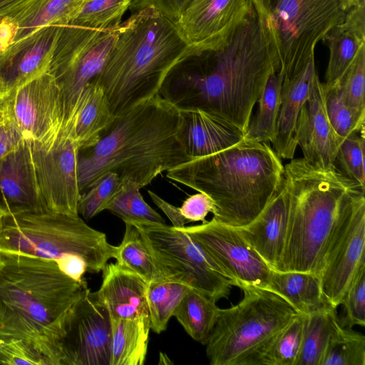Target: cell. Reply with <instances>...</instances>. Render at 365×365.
<instances>
[{
  "mask_svg": "<svg viewBox=\"0 0 365 365\" xmlns=\"http://www.w3.org/2000/svg\"><path fill=\"white\" fill-rule=\"evenodd\" d=\"M279 71L277 57L252 7L228 44L178 64L159 94L180 110L210 112L245 133L269 77Z\"/></svg>",
  "mask_w": 365,
  "mask_h": 365,
  "instance_id": "obj_1",
  "label": "cell"
},
{
  "mask_svg": "<svg viewBox=\"0 0 365 365\" xmlns=\"http://www.w3.org/2000/svg\"><path fill=\"white\" fill-rule=\"evenodd\" d=\"M181 125L180 110L159 93L117 116L96 145L79 151L81 193L107 171L142 188L190 160L180 140Z\"/></svg>",
  "mask_w": 365,
  "mask_h": 365,
  "instance_id": "obj_2",
  "label": "cell"
},
{
  "mask_svg": "<svg viewBox=\"0 0 365 365\" xmlns=\"http://www.w3.org/2000/svg\"><path fill=\"white\" fill-rule=\"evenodd\" d=\"M284 168L267 143L244 138L217 153L193 158L166 177L207 195L213 218L233 227L251 222L281 185Z\"/></svg>",
  "mask_w": 365,
  "mask_h": 365,
  "instance_id": "obj_3",
  "label": "cell"
},
{
  "mask_svg": "<svg viewBox=\"0 0 365 365\" xmlns=\"http://www.w3.org/2000/svg\"><path fill=\"white\" fill-rule=\"evenodd\" d=\"M194 56L176 24L145 7L120 23L108 58L92 81L101 86L117 117L159 93L170 72Z\"/></svg>",
  "mask_w": 365,
  "mask_h": 365,
  "instance_id": "obj_4",
  "label": "cell"
},
{
  "mask_svg": "<svg viewBox=\"0 0 365 365\" xmlns=\"http://www.w3.org/2000/svg\"><path fill=\"white\" fill-rule=\"evenodd\" d=\"M289 215L283 251L275 271L312 273L319 277L335 227L364 187L336 165L322 168L304 158L284 166Z\"/></svg>",
  "mask_w": 365,
  "mask_h": 365,
  "instance_id": "obj_5",
  "label": "cell"
},
{
  "mask_svg": "<svg viewBox=\"0 0 365 365\" xmlns=\"http://www.w3.org/2000/svg\"><path fill=\"white\" fill-rule=\"evenodd\" d=\"M86 287L55 260L0 252V340L24 339L39 349L47 328Z\"/></svg>",
  "mask_w": 365,
  "mask_h": 365,
  "instance_id": "obj_6",
  "label": "cell"
},
{
  "mask_svg": "<svg viewBox=\"0 0 365 365\" xmlns=\"http://www.w3.org/2000/svg\"><path fill=\"white\" fill-rule=\"evenodd\" d=\"M118 246L88 226L79 215L48 210L4 215L0 220V252L56 260L81 257L87 272L98 273L115 258Z\"/></svg>",
  "mask_w": 365,
  "mask_h": 365,
  "instance_id": "obj_7",
  "label": "cell"
},
{
  "mask_svg": "<svg viewBox=\"0 0 365 365\" xmlns=\"http://www.w3.org/2000/svg\"><path fill=\"white\" fill-rule=\"evenodd\" d=\"M242 299L220 309L206 343L211 365H257L272 339L299 313L275 292L255 287L241 289Z\"/></svg>",
  "mask_w": 365,
  "mask_h": 365,
  "instance_id": "obj_8",
  "label": "cell"
},
{
  "mask_svg": "<svg viewBox=\"0 0 365 365\" xmlns=\"http://www.w3.org/2000/svg\"><path fill=\"white\" fill-rule=\"evenodd\" d=\"M284 79L314 56L319 41L346 16L342 0H250Z\"/></svg>",
  "mask_w": 365,
  "mask_h": 365,
  "instance_id": "obj_9",
  "label": "cell"
},
{
  "mask_svg": "<svg viewBox=\"0 0 365 365\" xmlns=\"http://www.w3.org/2000/svg\"><path fill=\"white\" fill-rule=\"evenodd\" d=\"M111 343L109 312L86 287L47 328L39 350L52 365H110Z\"/></svg>",
  "mask_w": 365,
  "mask_h": 365,
  "instance_id": "obj_10",
  "label": "cell"
},
{
  "mask_svg": "<svg viewBox=\"0 0 365 365\" xmlns=\"http://www.w3.org/2000/svg\"><path fill=\"white\" fill-rule=\"evenodd\" d=\"M119 26L96 29L72 21L62 26L48 71L61 93L66 127L74 125L86 87L102 71Z\"/></svg>",
  "mask_w": 365,
  "mask_h": 365,
  "instance_id": "obj_11",
  "label": "cell"
},
{
  "mask_svg": "<svg viewBox=\"0 0 365 365\" xmlns=\"http://www.w3.org/2000/svg\"><path fill=\"white\" fill-rule=\"evenodd\" d=\"M159 273L198 290L215 302L227 298L232 284L185 232L166 224H137Z\"/></svg>",
  "mask_w": 365,
  "mask_h": 365,
  "instance_id": "obj_12",
  "label": "cell"
},
{
  "mask_svg": "<svg viewBox=\"0 0 365 365\" xmlns=\"http://www.w3.org/2000/svg\"><path fill=\"white\" fill-rule=\"evenodd\" d=\"M365 266V197L343 212L331 237L319 279L323 295L337 308L359 269Z\"/></svg>",
  "mask_w": 365,
  "mask_h": 365,
  "instance_id": "obj_13",
  "label": "cell"
},
{
  "mask_svg": "<svg viewBox=\"0 0 365 365\" xmlns=\"http://www.w3.org/2000/svg\"><path fill=\"white\" fill-rule=\"evenodd\" d=\"M31 145L39 193L46 210L78 215L80 150L73 129L64 128L48 142Z\"/></svg>",
  "mask_w": 365,
  "mask_h": 365,
  "instance_id": "obj_14",
  "label": "cell"
},
{
  "mask_svg": "<svg viewBox=\"0 0 365 365\" xmlns=\"http://www.w3.org/2000/svg\"><path fill=\"white\" fill-rule=\"evenodd\" d=\"M190 236L220 268L232 286L269 289L272 269L235 227L213 217L200 225L178 228Z\"/></svg>",
  "mask_w": 365,
  "mask_h": 365,
  "instance_id": "obj_15",
  "label": "cell"
},
{
  "mask_svg": "<svg viewBox=\"0 0 365 365\" xmlns=\"http://www.w3.org/2000/svg\"><path fill=\"white\" fill-rule=\"evenodd\" d=\"M2 109L30 143H46L66 128L61 93L48 71L12 90Z\"/></svg>",
  "mask_w": 365,
  "mask_h": 365,
  "instance_id": "obj_16",
  "label": "cell"
},
{
  "mask_svg": "<svg viewBox=\"0 0 365 365\" xmlns=\"http://www.w3.org/2000/svg\"><path fill=\"white\" fill-rule=\"evenodd\" d=\"M252 9L250 0H190L175 24L199 56L228 44Z\"/></svg>",
  "mask_w": 365,
  "mask_h": 365,
  "instance_id": "obj_17",
  "label": "cell"
},
{
  "mask_svg": "<svg viewBox=\"0 0 365 365\" xmlns=\"http://www.w3.org/2000/svg\"><path fill=\"white\" fill-rule=\"evenodd\" d=\"M295 138L303 158L308 162L322 168L335 165L336 155L344 138L330 123L322 83L317 74L299 115Z\"/></svg>",
  "mask_w": 365,
  "mask_h": 365,
  "instance_id": "obj_18",
  "label": "cell"
},
{
  "mask_svg": "<svg viewBox=\"0 0 365 365\" xmlns=\"http://www.w3.org/2000/svg\"><path fill=\"white\" fill-rule=\"evenodd\" d=\"M61 27L43 26L0 55V80L9 93L48 71Z\"/></svg>",
  "mask_w": 365,
  "mask_h": 365,
  "instance_id": "obj_19",
  "label": "cell"
},
{
  "mask_svg": "<svg viewBox=\"0 0 365 365\" xmlns=\"http://www.w3.org/2000/svg\"><path fill=\"white\" fill-rule=\"evenodd\" d=\"M0 209L6 215L46 210L39 193L29 141L0 160Z\"/></svg>",
  "mask_w": 365,
  "mask_h": 365,
  "instance_id": "obj_20",
  "label": "cell"
},
{
  "mask_svg": "<svg viewBox=\"0 0 365 365\" xmlns=\"http://www.w3.org/2000/svg\"><path fill=\"white\" fill-rule=\"evenodd\" d=\"M289 215V196L282 182L262 211L249 224L235 227L268 266L276 270L283 251Z\"/></svg>",
  "mask_w": 365,
  "mask_h": 365,
  "instance_id": "obj_21",
  "label": "cell"
},
{
  "mask_svg": "<svg viewBox=\"0 0 365 365\" xmlns=\"http://www.w3.org/2000/svg\"><path fill=\"white\" fill-rule=\"evenodd\" d=\"M180 113V140L190 160L217 153L245 138L240 128L213 113L200 109Z\"/></svg>",
  "mask_w": 365,
  "mask_h": 365,
  "instance_id": "obj_22",
  "label": "cell"
},
{
  "mask_svg": "<svg viewBox=\"0 0 365 365\" xmlns=\"http://www.w3.org/2000/svg\"><path fill=\"white\" fill-rule=\"evenodd\" d=\"M102 272V283L96 294L111 319L149 318L148 283L143 278L117 263H107Z\"/></svg>",
  "mask_w": 365,
  "mask_h": 365,
  "instance_id": "obj_23",
  "label": "cell"
},
{
  "mask_svg": "<svg viewBox=\"0 0 365 365\" xmlns=\"http://www.w3.org/2000/svg\"><path fill=\"white\" fill-rule=\"evenodd\" d=\"M317 74L313 56L298 73L283 80L275 138L272 143L280 158H294L297 146L295 138L297 119Z\"/></svg>",
  "mask_w": 365,
  "mask_h": 365,
  "instance_id": "obj_24",
  "label": "cell"
},
{
  "mask_svg": "<svg viewBox=\"0 0 365 365\" xmlns=\"http://www.w3.org/2000/svg\"><path fill=\"white\" fill-rule=\"evenodd\" d=\"M322 41L329 53L323 83L334 86L365 46V0L348 10L344 21L334 26Z\"/></svg>",
  "mask_w": 365,
  "mask_h": 365,
  "instance_id": "obj_25",
  "label": "cell"
},
{
  "mask_svg": "<svg viewBox=\"0 0 365 365\" xmlns=\"http://www.w3.org/2000/svg\"><path fill=\"white\" fill-rule=\"evenodd\" d=\"M115 118L104 91L91 81L83 92L73 129L80 151L96 145Z\"/></svg>",
  "mask_w": 365,
  "mask_h": 365,
  "instance_id": "obj_26",
  "label": "cell"
},
{
  "mask_svg": "<svg viewBox=\"0 0 365 365\" xmlns=\"http://www.w3.org/2000/svg\"><path fill=\"white\" fill-rule=\"evenodd\" d=\"M86 0H29L8 14L19 25L15 41L50 25L64 26L77 16Z\"/></svg>",
  "mask_w": 365,
  "mask_h": 365,
  "instance_id": "obj_27",
  "label": "cell"
},
{
  "mask_svg": "<svg viewBox=\"0 0 365 365\" xmlns=\"http://www.w3.org/2000/svg\"><path fill=\"white\" fill-rule=\"evenodd\" d=\"M343 327L336 308L330 304L304 314L302 341L295 365H321L329 342Z\"/></svg>",
  "mask_w": 365,
  "mask_h": 365,
  "instance_id": "obj_28",
  "label": "cell"
},
{
  "mask_svg": "<svg viewBox=\"0 0 365 365\" xmlns=\"http://www.w3.org/2000/svg\"><path fill=\"white\" fill-rule=\"evenodd\" d=\"M269 290L284 299L299 314H307L326 304L320 279L301 272H278L272 269Z\"/></svg>",
  "mask_w": 365,
  "mask_h": 365,
  "instance_id": "obj_29",
  "label": "cell"
},
{
  "mask_svg": "<svg viewBox=\"0 0 365 365\" xmlns=\"http://www.w3.org/2000/svg\"><path fill=\"white\" fill-rule=\"evenodd\" d=\"M110 365H143L147 355L149 318L111 319Z\"/></svg>",
  "mask_w": 365,
  "mask_h": 365,
  "instance_id": "obj_30",
  "label": "cell"
},
{
  "mask_svg": "<svg viewBox=\"0 0 365 365\" xmlns=\"http://www.w3.org/2000/svg\"><path fill=\"white\" fill-rule=\"evenodd\" d=\"M220 309L216 302L189 287L173 317L192 339L206 344L217 321Z\"/></svg>",
  "mask_w": 365,
  "mask_h": 365,
  "instance_id": "obj_31",
  "label": "cell"
},
{
  "mask_svg": "<svg viewBox=\"0 0 365 365\" xmlns=\"http://www.w3.org/2000/svg\"><path fill=\"white\" fill-rule=\"evenodd\" d=\"M284 76L274 72L269 77L257 100L258 108L250 119L245 138L260 143H272L281 104V89Z\"/></svg>",
  "mask_w": 365,
  "mask_h": 365,
  "instance_id": "obj_32",
  "label": "cell"
},
{
  "mask_svg": "<svg viewBox=\"0 0 365 365\" xmlns=\"http://www.w3.org/2000/svg\"><path fill=\"white\" fill-rule=\"evenodd\" d=\"M188 288L183 284L164 278L147 284L145 298L150 330L160 334L167 329L169 320Z\"/></svg>",
  "mask_w": 365,
  "mask_h": 365,
  "instance_id": "obj_33",
  "label": "cell"
},
{
  "mask_svg": "<svg viewBox=\"0 0 365 365\" xmlns=\"http://www.w3.org/2000/svg\"><path fill=\"white\" fill-rule=\"evenodd\" d=\"M140 188L130 180H120L119 189L106 210L125 223L165 224L164 218L144 200Z\"/></svg>",
  "mask_w": 365,
  "mask_h": 365,
  "instance_id": "obj_34",
  "label": "cell"
},
{
  "mask_svg": "<svg viewBox=\"0 0 365 365\" xmlns=\"http://www.w3.org/2000/svg\"><path fill=\"white\" fill-rule=\"evenodd\" d=\"M125 230L121 243L118 246L117 264L128 269L148 284L162 277L157 269L151 255L137 228L133 224L125 223Z\"/></svg>",
  "mask_w": 365,
  "mask_h": 365,
  "instance_id": "obj_35",
  "label": "cell"
},
{
  "mask_svg": "<svg viewBox=\"0 0 365 365\" xmlns=\"http://www.w3.org/2000/svg\"><path fill=\"white\" fill-rule=\"evenodd\" d=\"M304 314H298L259 354L257 365H295L302 341Z\"/></svg>",
  "mask_w": 365,
  "mask_h": 365,
  "instance_id": "obj_36",
  "label": "cell"
},
{
  "mask_svg": "<svg viewBox=\"0 0 365 365\" xmlns=\"http://www.w3.org/2000/svg\"><path fill=\"white\" fill-rule=\"evenodd\" d=\"M321 365H365V336L343 327L331 340Z\"/></svg>",
  "mask_w": 365,
  "mask_h": 365,
  "instance_id": "obj_37",
  "label": "cell"
},
{
  "mask_svg": "<svg viewBox=\"0 0 365 365\" xmlns=\"http://www.w3.org/2000/svg\"><path fill=\"white\" fill-rule=\"evenodd\" d=\"M120 180L113 171H107L97 177L81 193L78 213L85 220H90L106 210V207L118 192Z\"/></svg>",
  "mask_w": 365,
  "mask_h": 365,
  "instance_id": "obj_38",
  "label": "cell"
},
{
  "mask_svg": "<svg viewBox=\"0 0 365 365\" xmlns=\"http://www.w3.org/2000/svg\"><path fill=\"white\" fill-rule=\"evenodd\" d=\"M343 97L355 116L365 122V46L337 83Z\"/></svg>",
  "mask_w": 365,
  "mask_h": 365,
  "instance_id": "obj_39",
  "label": "cell"
},
{
  "mask_svg": "<svg viewBox=\"0 0 365 365\" xmlns=\"http://www.w3.org/2000/svg\"><path fill=\"white\" fill-rule=\"evenodd\" d=\"M131 0H92L86 2L71 21L96 29L118 26Z\"/></svg>",
  "mask_w": 365,
  "mask_h": 365,
  "instance_id": "obj_40",
  "label": "cell"
},
{
  "mask_svg": "<svg viewBox=\"0 0 365 365\" xmlns=\"http://www.w3.org/2000/svg\"><path fill=\"white\" fill-rule=\"evenodd\" d=\"M327 113L336 133L342 138L364 129L361 122L346 103L339 86L322 83Z\"/></svg>",
  "mask_w": 365,
  "mask_h": 365,
  "instance_id": "obj_41",
  "label": "cell"
},
{
  "mask_svg": "<svg viewBox=\"0 0 365 365\" xmlns=\"http://www.w3.org/2000/svg\"><path fill=\"white\" fill-rule=\"evenodd\" d=\"M345 138L336 155L335 163L349 178L364 187V129Z\"/></svg>",
  "mask_w": 365,
  "mask_h": 365,
  "instance_id": "obj_42",
  "label": "cell"
},
{
  "mask_svg": "<svg viewBox=\"0 0 365 365\" xmlns=\"http://www.w3.org/2000/svg\"><path fill=\"white\" fill-rule=\"evenodd\" d=\"M341 304L344 306L345 315L341 319L344 327L365 324V266H363L347 289Z\"/></svg>",
  "mask_w": 365,
  "mask_h": 365,
  "instance_id": "obj_43",
  "label": "cell"
},
{
  "mask_svg": "<svg viewBox=\"0 0 365 365\" xmlns=\"http://www.w3.org/2000/svg\"><path fill=\"white\" fill-rule=\"evenodd\" d=\"M0 364L52 365L31 342L24 339L0 340Z\"/></svg>",
  "mask_w": 365,
  "mask_h": 365,
  "instance_id": "obj_44",
  "label": "cell"
},
{
  "mask_svg": "<svg viewBox=\"0 0 365 365\" xmlns=\"http://www.w3.org/2000/svg\"><path fill=\"white\" fill-rule=\"evenodd\" d=\"M215 204L213 200L205 193L198 192L189 196L184 200L180 211L187 222L201 221L205 222V217L210 212H213Z\"/></svg>",
  "mask_w": 365,
  "mask_h": 365,
  "instance_id": "obj_45",
  "label": "cell"
},
{
  "mask_svg": "<svg viewBox=\"0 0 365 365\" xmlns=\"http://www.w3.org/2000/svg\"><path fill=\"white\" fill-rule=\"evenodd\" d=\"M190 0H131L132 13L145 7H153L170 21L176 23Z\"/></svg>",
  "mask_w": 365,
  "mask_h": 365,
  "instance_id": "obj_46",
  "label": "cell"
},
{
  "mask_svg": "<svg viewBox=\"0 0 365 365\" xmlns=\"http://www.w3.org/2000/svg\"><path fill=\"white\" fill-rule=\"evenodd\" d=\"M24 141L1 107L0 110V160L18 149Z\"/></svg>",
  "mask_w": 365,
  "mask_h": 365,
  "instance_id": "obj_47",
  "label": "cell"
},
{
  "mask_svg": "<svg viewBox=\"0 0 365 365\" xmlns=\"http://www.w3.org/2000/svg\"><path fill=\"white\" fill-rule=\"evenodd\" d=\"M56 262L60 270L67 276L79 282L85 281L83 276L87 272V266L81 257L68 255L56 259Z\"/></svg>",
  "mask_w": 365,
  "mask_h": 365,
  "instance_id": "obj_48",
  "label": "cell"
},
{
  "mask_svg": "<svg viewBox=\"0 0 365 365\" xmlns=\"http://www.w3.org/2000/svg\"><path fill=\"white\" fill-rule=\"evenodd\" d=\"M148 192L153 202L164 212L172 222V226L176 228L185 227L187 221L181 215L180 207L169 203L153 191L148 190Z\"/></svg>",
  "mask_w": 365,
  "mask_h": 365,
  "instance_id": "obj_49",
  "label": "cell"
},
{
  "mask_svg": "<svg viewBox=\"0 0 365 365\" xmlns=\"http://www.w3.org/2000/svg\"><path fill=\"white\" fill-rule=\"evenodd\" d=\"M18 31L19 25L12 17L0 15V55L15 42Z\"/></svg>",
  "mask_w": 365,
  "mask_h": 365,
  "instance_id": "obj_50",
  "label": "cell"
},
{
  "mask_svg": "<svg viewBox=\"0 0 365 365\" xmlns=\"http://www.w3.org/2000/svg\"><path fill=\"white\" fill-rule=\"evenodd\" d=\"M29 0H0V15H8Z\"/></svg>",
  "mask_w": 365,
  "mask_h": 365,
  "instance_id": "obj_51",
  "label": "cell"
},
{
  "mask_svg": "<svg viewBox=\"0 0 365 365\" xmlns=\"http://www.w3.org/2000/svg\"><path fill=\"white\" fill-rule=\"evenodd\" d=\"M9 93L3 82L0 80V110Z\"/></svg>",
  "mask_w": 365,
  "mask_h": 365,
  "instance_id": "obj_52",
  "label": "cell"
},
{
  "mask_svg": "<svg viewBox=\"0 0 365 365\" xmlns=\"http://www.w3.org/2000/svg\"><path fill=\"white\" fill-rule=\"evenodd\" d=\"M364 0H342L346 11L351 8L359 5Z\"/></svg>",
  "mask_w": 365,
  "mask_h": 365,
  "instance_id": "obj_53",
  "label": "cell"
},
{
  "mask_svg": "<svg viewBox=\"0 0 365 365\" xmlns=\"http://www.w3.org/2000/svg\"><path fill=\"white\" fill-rule=\"evenodd\" d=\"M4 215H6V214L1 209H0V220Z\"/></svg>",
  "mask_w": 365,
  "mask_h": 365,
  "instance_id": "obj_54",
  "label": "cell"
},
{
  "mask_svg": "<svg viewBox=\"0 0 365 365\" xmlns=\"http://www.w3.org/2000/svg\"><path fill=\"white\" fill-rule=\"evenodd\" d=\"M92 1V0H86V2H88V1ZM86 3H85V4H86Z\"/></svg>",
  "mask_w": 365,
  "mask_h": 365,
  "instance_id": "obj_55",
  "label": "cell"
}]
</instances>
